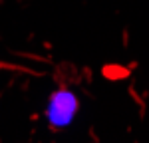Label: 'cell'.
<instances>
[{"instance_id": "1", "label": "cell", "mask_w": 149, "mask_h": 143, "mask_svg": "<svg viewBox=\"0 0 149 143\" xmlns=\"http://www.w3.org/2000/svg\"><path fill=\"white\" fill-rule=\"evenodd\" d=\"M76 109H78V99L74 97V94H70L68 90H60L52 95L48 103V119L54 127H64L72 121Z\"/></svg>"}]
</instances>
